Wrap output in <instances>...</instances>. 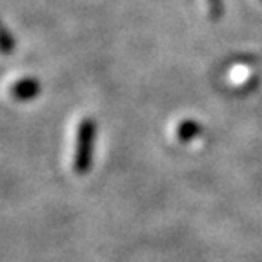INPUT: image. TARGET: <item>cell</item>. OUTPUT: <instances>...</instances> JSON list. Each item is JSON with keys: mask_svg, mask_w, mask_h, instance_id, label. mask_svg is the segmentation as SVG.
I'll return each mask as SVG.
<instances>
[{"mask_svg": "<svg viewBox=\"0 0 262 262\" xmlns=\"http://www.w3.org/2000/svg\"><path fill=\"white\" fill-rule=\"evenodd\" d=\"M95 135H97V126L91 119H84L78 124L73 155V168L77 173L90 171L95 149Z\"/></svg>", "mask_w": 262, "mask_h": 262, "instance_id": "obj_1", "label": "cell"}, {"mask_svg": "<svg viewBox=\"0 0 262 262\" xmlns=\"http://www.w3.org/2000/svg\"><path fill=\"white\" fill-rule=\"evenodd\" d=\"M40 93V84L35 78H22L11 86V95L16 100H31Z\"/></svg>", "mask_w": 262, "mask_h": 262, "instance_id": "obj_2", "label": "cell"}, {"mask_svg": "<svg viewBox=\"0 0 262 262\" xmlns=\"http://www.w3.org/2000/svg\"><path fill=\"white\" fill-rule=\"evenodd\" d=\"M177 135H179L180 140H191L195 135H199V126L193 120H184L177 127Z\"/></svg>", "mask_w": 262, "mask_h": 262, "instance_id": "obj_3", "label": "cell"}, {"mask_svg": "<svg viewBox=\"0 0 262 262\" xmlns=\"http://www.w3.org/2000/svg\"><path fill=\"white\" fill-rule=\"evenodd\" d=\"M13 49V40L9 37V33L4 29V26L0 24V51L2 53H9Z\"/></svg>", "mask_w": 262, "mask_h": 262, "instance_id": "obj_4", "label": "cell"}, {"mask_svg": "<svg viewBox=\"0 0 262 262\" xmlns=\"http://www.w3.org/2000/svg\"><path fill=\"white\" fill-rule=\"evenodd\" d=\"M209 4V11H211V15L217 18V16H221V0H208Z\"/></svg>", "mask_w": 262, "mask_h": 262, "instance_id": "obj_5", "label": "cell"}]
</instances>
